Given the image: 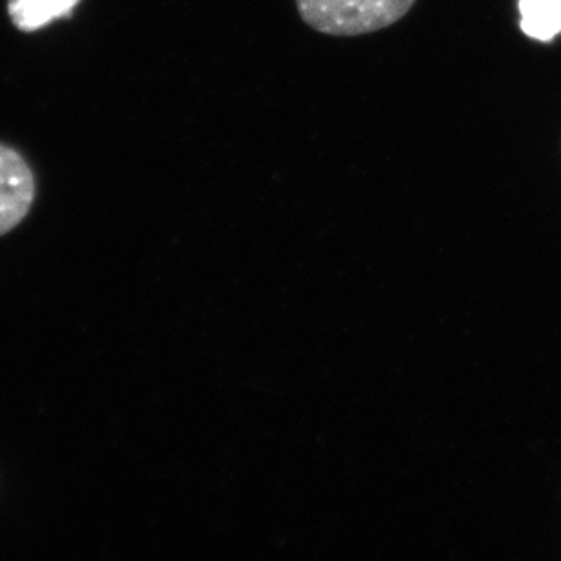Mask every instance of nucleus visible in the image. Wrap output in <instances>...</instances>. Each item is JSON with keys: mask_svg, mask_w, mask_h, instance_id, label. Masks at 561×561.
I'll use <instances>...</instances> for the list:
<instances>
[{"mask_svg": "<svg viewBox=\"0 0 561 561\" xmlns=\"http://www.w3.org/2000/svg\"><path fill=\"white\" fill-rule=\"evenodd\" d=\"M298 15L314 32L358 37L402 21L416 0H295Z\"/></svg>", "mask_w": 561, "mask_h": 561, "instance_id": "f257e3e1", "label": "nucleus"}, {"mask_svg": "<svg viewBox=\"0 0 561 561\" xmlns=\"http://www.w3.org/2000/svg\"><path fill=\"white\" fill-rule=\"evenodd\" d=\"M35 198V176L19 151L0 144V237L26 218Z\"/></svg>", "mask_w": 561, "mask_h": 561, "instance_id": "f03ea898", "label": "nucleus"}, {"mask_svg": "<svg viewBox=\"0 0 561 561\" xmlns=\"http://www.w3.org/2000/svg\"><path fill=\"white\" fill-rule=\"evenodd\" d=\"M80 0H10L8 13L16 30L38 32L57 19L71 15Z\"/></svg>", "mask_w": 561, "mask_h": 561, "instance_id": "7ed1b4c3", "label": "nucleus"}, {"mask_svg": "<svg viewBox=\"0 0 561 561\" xmlns=\"http://www.w3.org/2000/svg\"><path fill=\"white\" fill-rule=\"evenodd\" d=\"M519 27L529 38L551 43L561 33V0H519Z\"/></svg>", "mask_w": 561, "mask_h": 561, "instance_id": "20e7f679", "label": "nucleus"}]
</instances>
